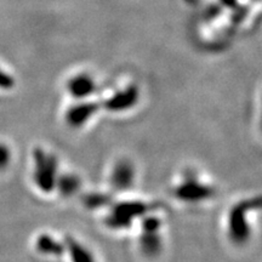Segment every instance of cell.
<instances>
[{
    "label": "cell",
    "mask_w": 262,
    "mask_h": 262,
    "mask_svg": "<svg viewBox=\"0 0 262 262\" xmlns=\"http://www.w3.org/2000/svg\"><path fill=\"white\" fill-rule=\"evenodd\" d=\"M67 247L73 262H95L93 255L83 245L72 238H67Z\"/></svg>",
    "instance_id": "10"
},
{
    "label": "cell",
    "mask_w": 262,
    "mask_h": 262,
    "mask_svg": "<svg viewBox=\"0 0 262 262\" xmlns=\"http://www.w3.org/2000/svg\"><path fill=\"white\" fill-rule=\"evenodd\" d=\"M222 4L225 6H227V8H232L233 9L235 5H237V0H221Z\"/></svg>",
    "instance_id": "19"
},
{
    "label": "cell",
    "mask_w": 262,
    "mask_h": 262,
    "mask_svg": "<svg viewBox=\"0 0 262 262\" xmlns=\"http://www.w3.org/2000/svg\"><path fill=\"white\" fill-rule=\"evenodd\" d=\"M10 162V150L8 147L0 143V170L8 166Z\"/></svg>",
    "instance_id": "17"
},
{
    "label": "cell",
    "mask_w": 262,
    "mask_h": 262,
    "mask_svg": "<svg viewBox=\"0 0 262 262\" xmlns=\"http://www.w3.org/2000/svg\"><path fill=\"white\" fill-rule=\"evenodd\" d=\"M58 187L62 194L64 195H71L79 188V180H78L73 175H66L63 178L60 179V181H57Z\"/></svg>",
    "instance_id": "12"
},
{
    "label": "cell",
    "mask_w": 262,
    "mask_h": 262,
    "mask_svg": "<svg viewBox=\"0 0 262 262\" xmlns=\"http://www.w3.org/2000/svg\"><path fill=\"white\" fill-rule=\"evenodd\" d=\"M212 193H214V191H212L211 187L203 185V183L198 182L194 179H189L182 182L176 188L175 195L183 202L193 203L205 201V199L210 198Z\"/></svg>",
    "instance_id": "4"
},
{
    "label": "cell",
    "mask_w": 262,
    "mask_h": 262,
    "mask_svg": "<svg viewBox=\"0 0 262 262\" xmlns=\"http://www.w3.org/2000/svg\"><path fill=\"white\" fill-rule=\"evenodd\" d=\"M137 101H139V89L131 85L108 98L104 102V108L111 112H123V111L130 110L131 107L135 106Z\"/></svg>",
    "instance_id": "5"
},
{
    "label": "cell",
    "mask_w": 262,
    "mask_h": 262,
    "mask_svg": "<svg viewBox=\"0 0 262 262\" xmlns=\"http://www.w3.org/2000/svg\"><path fill=\"white\" fill-rule=\"evenodd\" d=\"M160 238L158 232H143L141 238V248L146 255H156L160 249Z\"/></svg>",
    "instance_id": "11"
},
{
    "label": "cell",
    "mask_w": 262,
    "mask_h": 262,
    "mask_svg": "<svg viewBox=\"0 0 262 262\" xmlns=\"http://www.w3.org/2000/svg\"><path fill=\"white\" fill-rule=\"evenodd\" d=\"M37 249L39 253L45 255H61L63 253V245L55 241L50 235L42 234L37 239Z\"/></svg>",
    "instance_id": "9"
},
{
    "label": "cell",
    "mask_w": 262,
    "mask_h": 262,
    "mask_svg": "<svg viewBox=\"0 0 262 262\" xmlns=\"http://www.w3.org/2000/svg\"><path fill=\"white\" fill-rule=\"evenodd\" d=\"M134 181V169L127 162H120L116 165L112 173L113 186L118 189H126Z\"/></svg>",
    "instance_id": "8"
},
{
    "label": "cell",
    "mask_w": 262,
    "mask_h": 262,
    "mask_svg": "<svg viewBox=\"0 0 262 262\" xmlns=\"http://www.w3.org/2000/svg\"><path fill=\"white\" fill-rule=\"evenodd\" d=\"M68 90L75 98H84L94 93L95 81L89 75L79 74L70 80Z\"/></svg>",
    "instance_id": "7"
},
{
    "label": "cell",
    "mask_w": 262,
    "mask_h": 262,
    "mask_svg": "<svg viewBox=\"0 0 262 262\" xmlns=\"http://www.w3.org/2000/svg\"><path fill=\"white\" fill-rule=\"evenodd\" d=\"M108 203H110V196L102 193H91L85 198V205L93 209L101 208V206L107 205Z\"/></svg>",
    "instance_id": "13"
},
{
    "label": "cell",
    "mask_w": 262,
    "mask_h": 262,
    "mask_svg": "<svg viewBox=\"0 0 262 262\" xmlns=\"http://www.w3.org/2000/svg\"><path fill=\"white\" fill-rule=\"evenodd\" d=\"M160 228V220L156 216H148L142 221L143 232H158Z\"/></svg>",
    "instance_id": "15"
},
{
    "label": "cell",
    "mask_w": 262,
    "mask_h": 262,
    "mask_svg": "<svg viewBox=\"0 0 262 262\" xmlns=\"http://www.w3.org/2000/svg\"><path fill=\"white\" fill-rule=\"evenodd\" d=\"M260 205L258 198L256 201L242 202L231 209L228 216V232L235 243H243L250 235V227L248 225V211Z\"/></svg>",
    "instance_id": "2"
},
{
    "label": "cell",
    "mask_w": 262,
    "mask_h": 262,
    "mask_svg": "<svg viewBox=\"0 0 262 262\" xmlns=\"http://www.w3.org/2000/svg\"><path fill=\"white\" fill-rule=\"evenodd\" d=\"M98 106L94 102H83L75 104L66 114L67 122L71 126H80L86 123L96 113Z\"/></svg>",
    "instance_id": "6"
},
{
    "label": "cell",
    "mask_w": 262,
    "mask_h": 262,
    "mask_svg": "<svg viewBox=\"0 0 262 262\" xmlns=\"http://www.w3.org/2000/svg\"><path fill=\"white\" fill-rule=\"evenodd\" d=\"M34 180L42 192H51L56 186L57 165L54 156L41 148L34 150Z\"/></svg>",
    "instance_id": "1"
},
{
    "label": "cell",
    "mask_w": 262,
    "mask_h": 262,
    "mask_svg": "<svg viewBox=\"0 0 262 262\" xmlns=\"http://www.w3.org/2000/svg\"><path fill=\"white\" fill-rule=\"evenodd\" d=\"M219 14H220V9H219L217 6H211V8L208 10V15H209V18L216 17V16H217Z\"/></svg>",
    "instance_id": "18"
},
{
    "label": "cell",
    "mask_w": 262,
    "mask_h": 262,
    "mask_svg": "<svg viewBox=\"0 0 262 262\" xmlns=\"http://www.w3.org/2000/svg\"><path fill=\"white\" fill-rule=\"evenodd\" d=\"M248 11H249L248 6L235 5L233 8V12H232V16H231L232 24L238 25V24H241V22H243L244 18L247 17Z\"/></svg>",
    "instance_id": "14"
},
{
    "label": "cell",
    "mask_w": 262,
    "mask_h": 262,
    "mask_svg": "<svg viewBox=\"0 0 262 262\" xmlns=\"http://www.w3.org/2000/svg\"><path fill=\"white\" fill-rule=\"evenodd\" d=\"M148 206L141 202H123L117 204L108 216L107 224L112 228L130 227L135 217L146 214Z\"/></svg>",
    "instance_id": "3"
},
{
    "label": "cell",
    "mask_w": 262,
    "mask_h": 262,
    "mask_svg": "<svg viewBox=\"0 0 262 262\" xmlns=\"http://www.w3.org/2000/svg\"><path fill=\"white\" fill-rule=\"evenodd\" d=\"M14 84H15L14 78L6 73V72L0 70V89L9 90L14 86Z\"/></svg>",
    "instance_id": "16"
}]
</instances>
